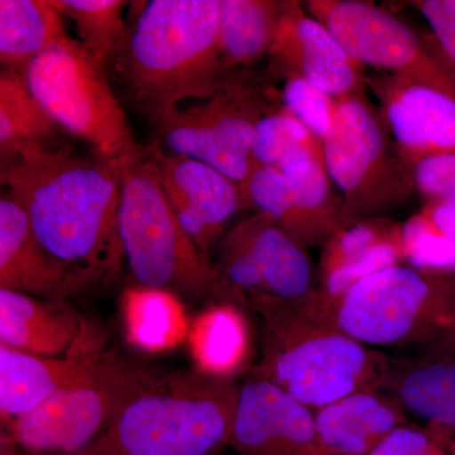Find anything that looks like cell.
Segmentation results:
<instances>
[{
  "label": "cell",
  "instance_id": "obj_1",
  "mask_svg": "<svg viewBox=\"0 0 455 455\" xmlns=\"http://www.w3.org/2000/svg\"><path fill=\"white\" fill-rule=\"evenodd\" d=\"M5 193L57 259L99 277L124 262L119 239L121 164L73 146L0 164Z\"/></svg>",
  "mask_w": 455,
  "mask_h": 455
},
{
  "label": "cell",
  "instance_id": "obj_2",
  "mask_svg": "<svg viewBox=\"0 0 455 455\" xmlns=\"http://www.w3.org/2000/svg\"><path fill=\"white\" fill-rule=\"evenodd\" d=\"M220 0H151L128 27L110 71L134 109L155 125L185 100H208L235 75L220 44Z\"/></svg>",
  "mask_w": 455,
  "mask_h": 455
},
{
  "label": "cell",
  "instance_id": "obj_3",
  "mask_svg": "<svg viewBox=\"0 0 455 455\" xmlns=\"http://www.w3.org/2000/svg\"><path fill=\"white\" fill-rule=\"evenodd\" d=\"M241 385L205 372L161 374L79 455H220Z\"/></svg>",
  "mask_w": 455,
  "mask_h": 455
},
{
  "label": "cell",
  "instance_id": "obj_4",
  "mask_svg": "<svg viewBox=\"0 0 455 455\" xmlns=\"http://www.w3.org/2000/svg\"><path fill=\"white\" fill-rule=\"evenodd\" d=\"M251 309L260 319V359L252 376L274 383L315 410L361 391L382 390L392 359L298 307L263 301Z\"/></svg>",
  "mask_w": 455,
  "mask_h": 455
},
{
  "label": "cell",
  "instance_id": "obj_5",
  "mask_svg": "<svg viewBox=\"0 0 455 455\" xmlns=\"http://www.w3.org/2000/svg\"><path fill=\"white\" fill-rule=\"evenodd\" d=\"M368 347H427L455 323V275L398 265L338 293L313 290L293 305Z\"/></svg>",
  "mask_w": 455,
  "mask_h": 455
},
{
  "label": "cell",
  "instance_id": "obj_6",
  "mask_svg": "<svg viewBox=\"0 0 455 455\" xmlns=\"http://www.w3.org/2000/svg\"><path fill=\"white\" fill-rule=\"evenodd\" d=\"M121 175L119 239L134 280L175 296L217 292L214 265L180 223L146 152Z\"/></svg>",
  "mask_w": 455,
  "mask_h": 455
},
{
  "label": "cell",
  "instance_id": "obj_7",
  "mask_svg": "<svg viewBox=\"0 0 455 455\" xmlns=\"http://www.w3.org/2000/svg\"><path fill=\"white\" fill-rule=\"evenodd\" d=\"M22 75L51 116L90 151L118 164L145 155L114 92L109 71L74 38L66 37L36 57Z\"/></svg>",
  "mask_w": 455,
  "mask_h": 455
},
{
  "label": "cell",
  "instance_id": "obj_8",
  "mask_svg": "<svg viewBox=\"0 0 455 455\" xmlns=\"http://www.w3.org/2000/svg\"><path fill=\"white\" fill-rule=\"evenodd\" d=\"M324 161L353 224L381 217L414 193L379 108L366 92L338 98Z\"/></svg>",
  "mask_w": 455,
  "mask_h": 455
},
{
  "label": "cell",
  "instance_id": "obj_9",
  "mask_svg": "<svg viewBox=\"0 0 455 455\" xmlns=\"http://www.w3.org/2000/svg\"><path fill=\"white\" fill-rule=\"evenodd\" d=\"M161 374L119 355L106 370L14 419L7 435L25 455L82 454Z\"/></svg>",
  "mask_w": 455,
  "mask_h": 455
},
{
  "label": "cell",
  "instance_id": "obj_10",
  "mask_svg": "<svg viewBox=\"0 0 455 455\" xmlns=\"http://www.w3.org/2000/svg\"><path fill=\"white\" fill-rule=\"evenodd\" d=\"M267 110L262 89L243 71L214 97L179 108L156 125L158 146L209 164L242 187L252 172L254 133Z\"/></svg>",
  "mask_w": 455,
  "mask_h": 455
},
{
  "label": "cell",
  "instance_id": "obj_11",
  "mask_svg": "<svg viewBox=\"0 0 455 455\" xmlns=\"http://www.w3.org/2000/svg\"><path fill=\"white\" fill-rule=\"evenodd\" d=\"M217 248L215 293L229 302L296 305L315 290L307 247L259 212L239 221Z\"/></svg>",
  "mask_w": 455,
  "mask_h": 455
},
{
  "label": "cell",
  "instance_id": "obj_12",
  "mask_svg": "<svg viewBox=\"0 0 455 455\" xmlns=\"http://www.w3.org/2000/svg\"><path fill=\"white\" fill-rule=\"evenodd\" d=\"M307 11L363 66L429 84L455 97V74L431 33L411 27L373 3L310 0Z\"/></svg>",
  "mask_w": 455,
  "mask_h": 455
},
{
  "label": "cell",
  "instance_id": "obj_13",
  "mask_svg": "<svg viewBox=\"0 0 455 455\" xmlns=\"http://www.w3.org/2000/svg\"><path fill=\"white\" fill-rule=\"evenodd\" d=\"M146 155L180 223L211 259L228 221L245 206L241 185L209 164L157 145L146 149Z\"/></svg>",
  "mask_w": 455,
  "mask_h": 455
},
{
  "label": "cell",
  "instance_id": "obj_14",
  "mask_svg": "<svg viewBox=\"0 0 455 455\" xmlns=\"http://www.w3.org/2000/svg\"><path fill=\"white\" fill-rule=\"evenodd\" d=\"M366 84L406 169L425 156L455 154L454 95L388 73L367 75Z\"/></svg>",
  "mask_w": 455,
  "mask_h": 455
},
{
  "label": "cell",
  "instance_id": "obj_15",
  "mask_svg": "<svg viewBox=\"0 0 455 455\" xmlns=\"http://www.w3.org/2000/svg\"><path fill=\"white\" fill-rule=\"evenodd\" d=\"M268 57L275 74L300 76L331 97L366 92V66L299 2H287Z\"/></svg>",
  "mask_w": 455,
  "mask_h": 455
},
{
  "label": "cell",
  "instance_id": "obj_16",
  "mask_svg": "<svg viewBox=\"0 0 455 455\" xmlns=\"http://www.w3.org/2000/svg\"><path fill=\"white\" fill-rule=\"evenodd\" d=\"M228 448L235 455H324L314 410L252 374L241 385Z\"/></svg>",
  "mask_w": 455,
  "mask_h": 455
},
{
  "label": "cell",
  "instance_id": "obj_17",
  "mask_svg": "<svg viewBox=\"0 0 455 455\" xmlns=\"http://www.w3.org/2000/svg\"><path fill=\"white\" fill-rule=\"evenodd\" d=\"M101 280L57 259L41 244L26 212L7 193L0 199V289L66 302Z\"/></svg>",
  "mask_w": 455,
  "mask_h": 455
},
{
  "label": "cell",
  "instance_id": "obj_18",
  "mask_svg": "<svg viewBox=\"0 0 455 455\" xmlns=\"http://www.w3.org/2000/svg\"><path fill=\"white\" fill-rule=\"evenodd\" d=\"M114 352L40 357L0 346V412L11 423L57 392L106 370L118 358Z\"/></svg>",
  "mask_w": 455,
  "mask_h": 455
},
{
  "label": "cell",
  "instance_id": "obj_19",
  "mask_svg": "<svg viewBox=\"0 0 455 455\" xmlns=\"http://www.w3.org/2000/svg\"><path fill=\"white\" fill-rule=\"evenodd\" d=\"M86 337L80 314L66 302L0 289V346L40 355H73Z\"/></svg>",
  "mask_w": 455,
  "mask_h": 455
},
{
  "label": "cell",
  "instance_id": "obj_20",
  "mask_svg": "<svg viewBox=\"0 0 455 455\" xmlns=\"http://www.w3.org/2000/svg\"><path fill=\"white\" fill-rule=\"evenodd\" d=\"M381 391L424 420L440 444L455 439V358L427 349L423 357L392 361Z\"/></svg>",
  "mask_w": 455,
  "mask_h": 455
},
{
  "label": "cell",
  "instance_id": "obj_21",
  "mask_svg": "<svg viewBox=\"0 0 455 455\" xmlns=\"http://www.w3.org/2000/svg\"><path fill=\"white\" fill-rule=\"evenodd\" d=\"M314 416L324 455H368L407 424L403 407L381 390L341 397L315 410Z\"/></svg>",
  "mask_w": 455,
  "mask_h": 455
},
{
  "label": "cell",
  "instance_id": "obj_22",
  "mask_svg": "<svg viewBox=\"0 0 455 455\" xmlns=\"http://www.w3.org/2000/svg\"><path fill=\"white\" fill-rule=\"evenodd\" d=\"M280 170L291 193L302 245H323L335 233L352 226L343 197L326 169L324 151L300 152Z\"/></svg>",
  "mask_w": 455,
  "mask_h": 455
},
{
  "label": "cell",
  "instance_id": "obj_23",
  "mask_svg": "<svg viewBox=\"0 0 455 455\" xmlns=\"http://www.w3.org/2000/svg\"><path fill=\"white\" fill-rule=\"evenodd\" d=\"M68 137L35 97L22 74L0 73L2 164L70 146Z\"/></svg>",
  "mask_w": 455,
  "mask_h": 455
},
{
  "label": "cell",
  "instance_id": "obj_24",
  "mask_svg": "<svg viewBox=\"0 0 455 455\" xmlns=\"http://www.w3.org/2000/svg\"><path fill=\"white\" fill-rule=\"evenodd\" d=\"M52 0H0L2 71L23 74L36 57L68 37Z\"/></svg>",
  "mask_w": 455,
  "mask_h": 455
},
{
  "label": "cell",
  "instance_id": "obj_25",
  "mask_svg": "<svg viewBox=\"0 0 455 455\" xmlns=\"http://www.w3.org/2000/svg\"><path fill=\"white\" fill-rule=\"evenodd\" d=\"M287 2L220 0V44L228 73H243L268 56Z\"/></svg>",
  "mask_w": 455,
  "mask_h": 455
},
{
  "label": "cell",
  "instance_id": "obj_26",
  "mask_svg": "<svg viewBox=\"0 0 455 455\" xmlns=\"http://www.w3.org/2000/svg\"><path fill=\"white\" fill-rule=\"evenodd\" d=\"M76 28V41L99 65L109 71L128 36L124 0H52Z\"/></svg>",
  "mask_w": 455,
  "mask_h": 455
},
{
  "label": "cell",
  "instance_id": "obj_27",
  "mask_svg": "<svg viewBox=\"0 0 455 455\" xmlns=\"http://www.w3.org/2000/svg\"><path fill=\"white\" fill-rule=\"evenodd\" d=\"M191 344L203 372L230 377L247 355L241 314L230 304L206 311L194 324Z\"/></svg>",
  "mask_w": 455,
  "mask_h": 455
},
{
  "label": "cell",
  "instance_id": "obj_28",
  "mask_svg": "<svg viewBox=\"0 0 455 455\" xmlns=\"http://www.w3.org/2000/svg\"><path fill=\"white\" fill-rule=\"evenodd\" d=\"M125 319L132 339L146 349L166 348L184 331L178 299L161 290H130L125 295Z\"/></svg>",
  "mask_w": 455,
  "mask_h": 455
},
{
  "label": "cell",
  "instance_id": "obj_29",
  "mask_svg": "<svg viewBox=\"0 0 455 455\" xmlns=\"http://www.w3.org/2000/svg\"><path fill=\"white\" fill-rule=\"evenodd\" d=\"M305 151L323 152L324 143L283 106L263 114L254 133V166L280 169L292 156Z\"/></svg>",
  "mask_w": 455,
  "mask_h": 455
},
{
  "label": "cell",
  "instance_id": "obj_30",
  "mask_svg": "<svg viewBox=\"0 0 455 455\" xmlns=\"http://www.w3.org/2000/svg\"><path fill=\"white\" fill-rule=\"evenodd\" d=\"M400 227V223L387 218H370L340 229L323 244L319 262V280L343 267L379 242L385 241Z\"/></svg>",
  "mask_w": 455,
  "mask_h": 455
},
{
  "label": "cell",
  "instance_id": "obj_31",
  "mask_svg": "<svg viewBox=\"0 0 455 455\" xmlns=\"http://www.w3.org/2000/svg\"><path fill=\"white\" fill-rule=\"evenodd\" d=\"M403 241L407 266L455 275V245L433 226L423 212L403 223Z\"/></svg>",
  "mask_w": 455,
  "mask_h": 455
},
{
  "label": "cell",
  "instance_id": "obj_32",
  "mask_svg": "<svg viewBox=\"0 0 455 455\" xmlns=\"http://www.w3.org/2000/svg\"><path fill=\"white\" fill-rule=\"evenodd\" d=\"M283 107L317 139L328 137L333 125L338 98L296 75L284 77Z\"/></svg>",
  "mask_w": 455,
  "mask_h": 455
},
{
  "label": "cell",
  "instance_id": "obj_33",
  "mask_svg": "<svg viewBox=\"0 0 455 455\" xmlns=\"http://www.w3.org/2000/svg\"><path fill=\"white\" fill-rule=\"evenodd\" d=\"M405 247L403 241V224L394 235L374 245L361 257L335 269L325 277L320 278V290L326 293H338L350 286L372 276L374 274L405 263Z\"/></svg>",
  "mask_w": 455,
  "mask_h": 455
},
{
  "label": "cell",
  "instance_id": "obj_34",
  "mask_svg": "<svg viewBox=\"0 0 455 455\" xmlns=\"http://www.w3.org/2000/svg\"><path fill=\"white\" fill-rule=\"evenodd\" d=\"M407 170L414 191L427 203L455 200V154L425 156Z\"/></svg>",
  "mask_w": 455,
  "mask_h": 455
},
{
  "label": "cell",
  "instance_id": "obj_35",
  "mask_svg": "<svg viewBox=\"0 0 455 455\" xmlns=\"http://www.w3.org/2000/svg\"><path fill=\"white\" fill-rule=\"evenodd\" d=\"M427 20L440 56L455 74V0L412 2Z\"/></svg>",
  "mask_w": 455,
  "mask_h": 455
},
{
  "label": "cell",
  "instance_id": "obj_36",
  "mask_svg": "<svg viewBox=\"0 0 455 455\" xmlns=\"http://www.w3.org/2000/svg\"><path fill=\"white\" fill-rule=\"evenodd\" d=\"M368 455H449L447 448L427 429L405 424L392 431Z\"/></svg>",
  "mask_w": 455,
  "mask_h": 455
},
{
  "label": "cell",
  "instance_id": "obj_37",
  "mask_svg": "<svg viewBox=\"0 0 455 455\" xmlns=\"http://www.w3.org/2000/svg\"><path fill=\"white\" fill-rule=\"evenodd\" d=\"M421 212L455 245V200L427 203Z\"/></svg>",
  "mask_w": 455,
  "mask_h": 455
},
{
  "label": "cell",
  "instance_id": "obj_38",
  "mask_svg": "<svg viewBox=\"0 0 455 455\" xmlns=\"http://www.w3.org/2000/svg\"><path fill=\"white\" fill-rule=\"evenodd\" d=\"M430 352L438 353V355H448L455 358V323L447 333L443 334L438 340L434 341L430 346L425 347Z\"/></svg>",
  "mask_w": 455,
  "mask_h": 455
},
{
  "label": "cell",
  "instance_id": "obj_39",
  "mask_svg": "<svg viewBox=\"0 0 455 455\" xmlns=\"http://www.w3.org/2000/svg\"><path fill=\"white\" fill-rule=\"evenodd\" d=\"M445 448H447L449 455H455V439L451 440L445 444Z\"/></svg>",
  "mask_w": 455,
  "mask_h": 455
}]
</instances>
